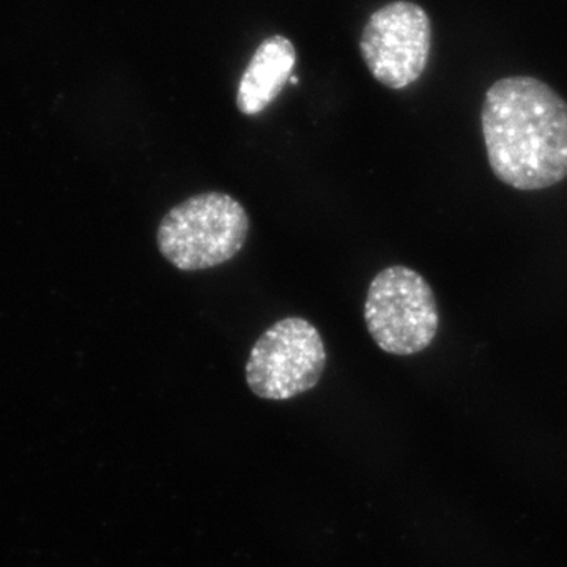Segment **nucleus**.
Returning <instances> with one entry per match:
<instances>
[{
    "mask_svg": "<svg viewBox=\"0 0 567 567\" xmlns=\"http://www.w3.org/2000/svg\"><path fill=\"white\" fill-rule=\"evenodd\" d=\"M431 20L413 2L398 0L365 22L360 50L380 84L401 91L423 76L431 54Z\"/></svg>",
    "mask_w": 567,
    "mask_h": 567,
    "instance_id": "39448f33",
    "label": "nucleus"
},
{
    "mask_svg": "<svg viewBox=\"0 0 567 567\" xmlns=\"http://www.w3.org/2000/svg\"><path fill=\"white\" fill-rule=\"evenodd\" d=\"M364 322L383 352L395 357L421 353L439 333L440 312L434 290L412 268L388 267L369 286Z\"/></svg>",
    "mask_w": 567,
    "mask_h": 567,
    "instance_id": "7ed1b4c3",
    "label": "nucleus"
},
{
    "mask_svg": "<svg viewBox=\"0 0 567 567\" xmlns=\"http://www.w3.org/2000/svg\"><path fill=\"white\" fill-rule=\"evenodd\" d=\"M295 62L297 51L292 41L282 35L265 40L238 84V111L245 115H257L267 110L292 78Z\"/></svg>",
    "mask_w": 567,
    "mask_h": 567,
    "instance_id": "423d86ee",
    "label": "nucleus"
},
{
    "mask_svg": "<svg viewBox=\"0 0 567 567\" xmlns=\"http://www.w3.org/2000/svg\"><path fill=\"white\" fill-rule=\"evenodd\" d=\"M324 368L320 331L303 317H287L257 339L246 363V383L257 398L289 401L319 385Z\"/></svg>",
    "mask_w": 567,
    "mask_h": 567,
    "instance_id": "20e7f679",
    "label": "nucleus"
},
{
    "mask_svg": "<svg viewBox=\"0 0 567 567\" xmlns=\"http://www.w3.org/2000/svg\"><path fill=\"white\" fill-rule=\"evenodd\" d=\"M488 164L518 192L550 188L567 178V103L533 76L491 85L481 111Z\"/></svg>",
    "mask_w": 567,
    "mask_h": 567,
    "instance_id": "f257e3e1",
    "label": "nucleus"
},
{
    "mask_svg": "<svg viewBox=\"0 0 567 567\" xmlns=\"http://www.w3.org/2000/svg\"><path fill=\"white\" fill-rule=\"evenodd\" d=\"M290 82H292V84H298V78L297 76L290 78Z\"/></svg>",
    "mask_w": 567,
    "mask_h": 567,
    "instance_id": "0eeeda50",
    "label": "nucleus"
},
{
    "mask_svg": "<svg viewBox=\"0 0 567 567\" xmlns=\"http://www.w3.org/2000/svg\"><path fill=\"white\" fill-rule=\"evenodd\" d=\"M249 216L244 205L224 193H203L164 215L156 244L177 270L199 271L233 260L244 249Z\"/></svg>",
    "mask_w": 567,
    "mask_h": 567,
    "instance_id": "f03ea898",
    "label": "nucleus"
}]
</instances>
